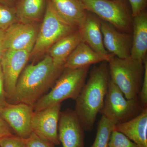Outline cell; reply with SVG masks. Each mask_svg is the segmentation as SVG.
<instances>
[{
    "label": "cell",
    "instance_id": "5",
    "mask_svg": "<svg viewBox=\"0 0 147 147\" xmlns=\"http://www.w3.org/2000/svg\"><path fill=\"white\" fill-rule=\"evenodd\" d=\"M87 11L117 29L127 33L132 32L133 17L125 0H80Z\"/></svg>",
    "mask_w": 147,
    "mask_h": 147
},
{
    "label": "cell",
    "instance_id": "20",
    "mask_svg": "<svg viewBox=\"0 0 147 147\" xmlns=\"http://www.w3.org/2000/svg\"><path fill=\"white\" fill-rule=\"evenodd\" d=\"M47 0H18L15 6L19 22L35 24L43 18Z\"/></svg>",
    "mask_w": 147,
    "mask_h": 147
},
{
    "label": "cell",
    "instance_id": "4",
    "mask_svg": "<svg viewBox=\"0 0 147 147\" xmlns=\"http://www.w3.org/2000/svg\"><path fill=\"white\" fill-rule=\"evenodd\" d=\"M108 62L110 79L125 97L127 99L138 97L144 78V63L130 57L122 59L115 56Z\"/></svg>",
    "mask_w": 147,
    "mask_h": 147
},
{
    "label": "cell",
    "instance_id": "25",
    "mask_svg": "<svg viewBox=\"0 0 147 147\" xmlns=\"http://www.w3.org/2000/svg\"><path fill=\"white\" fill-rule=\"evenodd\" d=\"M0 147H27L24 139L16 134L0 139Z\"/></svg>",
    "mask_w": 147,
    "mask_h": 147
},
{
    "label": "cell",
    "instance_id": "10",
    "mask_svg": "<svg viewBox=\"0 0 147 147\" xmlns=\"http://www.w3.org/2000/svg\"><path fill=\"white\" fill-rule=\"evenodd\" d=\"M33 108L25 103H7L0 110V117L5 121L16 135L23 139L31 134V120Z\"/></svg>",
    "mask_w": 147,
    "mask_h": 147
},
{
    "label": "cell",
    "instance_id": "18",
    "mask_svg": "<svg viewBox=\"0 0 147 147\" xmlns=\"http://www.w3.org/2000/svg\"><path fill=\"white\" fill-rule=\"evenodd\" d=\"M82 41L83 34L80 28L54 43L47 50L48 55L55 65L64 67L69 56Z\"/></svg>",
    "mask_w": 147,
    "mask_h": 147
},
{
    "label": "cell",
    "instance_id": "15",
    "mask_svg": "<svg viewBox=\"0 0 147 147\" xmlns=\"http://www.w3.org/2000/svg\"><path fill=\"white\" fill-rule=\"evenodd\" d=\"M114 56L112 54L101 55L82 41L69 56L64 65V68H78L98 63L108 62Z\"/></svg>",
    "mask_w": 147,
    "mask_h": 147
},
{
    "label": "cell",
    "instance_id": "22",
    "mask_svg": "<svg viewBox=\"0 0 147 147\" xmlns=\"http://www.w3.org/2000/svg\"><path fill=\"white\" fill-rule=\"evenodd\" d=\"M19 22L15 7L0 3V30H5L13 24Z\"/></svg>",
    "mask_w": 147,
    "mask_h": 147
},
{
    "label": "cell",
    "instance_id": "21",
    "mask_svg": "<svg viewBox=\"0 0 147 147\" xmlns=\"http://www.w3.org/2000/svg\"><path fill=\"white\" fill-rule=\"evenodd\" d=\"M116 125L102 116L98 122L94 142L89 147H107L110 135Z\"/></svg>",
    "mask_w": 147,
    "mask_h": 147
},
{
    "label": "cell",
    "instance_id": "29",
    "mask_svg": "<svg viewBox=\"0 0 147 147\" xmlns=\"http://www.w3.org/2000/svg\"><path fill=\"white\" fill-rule=\"evenodd\" d=\"M9 125L0 117V139L14 134Z\"/></svg>",
    "mask_w": 147,
    "mask_h": 147
},
{
    "label": "cell",
    "instance_id": "7",
    "mask_svg": "<svg viewBox=\"0 0 147 147\" xmlns=\"http://www.w3.org/2000/svg\"><path fill=\"white\" fill-rule=\"evenodd\" d=\"M78 29L63 21L47 0L43 21L31 55L36 57L41 55L58 40Z\"/></svg>",
    "mask_w": 147,
    "mask_h": 147
},
{
    "label": "cell",
    "instance_id": "6",
    "mask_svg": "<svg viewBox=\"0 0 147 147\" xmlns=\"http://www.w3.org/2000/svg\"><path fill=\"white\" fill-rule=\"evenodd\" d=\"M144 110L139 97L127 99L110 79L104 105L100 113L115 124L123 123L138 115Z\"/></svg>",
    "mask_w": 147,
    "mask_h": 147
},
{
    "label": "cell",
    "instance_id": "27",
    "mask_svg": "<svg viewBox=\"0 0 147 147\" xmlns=\"http://www.w3.org/2000/svg\"><path fill=\"white\" fill-rule=\"evenodd\" d=\"M131 8L132 17L139 15L143 11L146 10L147 0H128Z\"/></svg>",
    "mask_w": 147,
    "mask_h": 147
},
{
    "label": "cell",
    "instance_id": "24",
    "mask_svg": "<svg viewBox=\"0 0 147 147\" xmlns=\"http://www.w3.org/2000/svg\"><path fill=\"white\" fill-rule=\"evenodd\" d=\"M27 147H55L53 142L32 132L28 138L24 139Z\"/></svg>",
    "mask_w": 147,
    "mask_h": 147
},
{
    "label": "cell",
    "instance_id": "13",
    "mask_svg": "<svg viewBox=\"0 0 147 147\" xmlns=\"http://www.w3.org/2000/svg\"><path fill=\"white\" fill-rule=\"evenodd\" d=\"M100 24L103 44L106 50L120 59L129 57L132 47V34L121 31L101 19Z\"/></svg>",
    "mask_w": 147,
    "mask_h": 147
},
{
    "label": "cell",
    "instance_id": "8",
    "mask_svg": "<svg viewBox=\"0 0 147 147\" xmlns=\"http://www.w3.org/2000/svg\"><path fill=\"white\" fill-rule=\"evenodd\" d=\"M27 50H7L1 62L7 100L12 95L18 78L31 57Z\"/></svg>",
    "mask_w": 147,
    "mask_h": 147
},
{
    "label": "cell",
    "instance_id": "30",
    "mask_svg": "<svg viewBox=\"0 0 147 147\" xmlns=\"http://www.w3.org/2000/svg\"><path fill=\"white\" fill-rule=\"evenodd\" d=\"M5 30H0V64L4 54L6 50L5 41Z\"/></svg>",
    "mask_w": 147,
    "mask_h": 147
},
{
    "label": "cell",
    "instance_id": "11",
    "mask_svg": "<svg viewBox=\"0 0 147 147\" xmlns=\"http://www.w3.org/2000/svg\"><path fill=\"white\" fill-rule=\"evenodd\" d=\"M39 28L35 24L19 22L11 26L5 33L6 50H27L32 52Z\"/></svg>",
    "mask_w": 147,
    "mask_h": 147
},
{
    "label": "cell",
    "instance_id": "23",
    "mask_svg": "<svg viewBox=\"0 0 147 147\" xmlns=\"http://www.w3.org/2000/svg\"><path fill=\"white\" fill-rule=\"evenodd\" d=\"M107 147H139L128 137L114 129L110 135Z\"/></svg>",
    "mask_w": 147,
    "mask_h": 147
},
{
    "label": "cell",
    "instance_id": "28",
    "mask_svg": "<svg viewBox=\"0 0 147 147\" xmlns=\"http://www.w3.org/2000/svg\"><path fill=\"white\" fill-rule=\"evenodd\" d=\"M8 102L6 97L4 87L3 77L1 63L0 64V110L7 105Z\"/></svg>",
    "mask_w": 147,
    "mask_h": 147
},
{
    "label": "cell",
    "instance_id": "9",
    "mask_svg": "<svg viewBox=\"0 0 147 147\" xmlns=\"http://www.w3.org/2000/svg\"><path fill=\"white\" fill-rule=\"evenodd\" d=\"M61 108V104H57L39 111H34L32 117V132L55 145L60 144L58 126Z\"/></svg>",
    "mask_w": 147,
    "mask_h": 147
},
{
    "label": "cell",
    "instance_id": "12",
    "mask_svg": "<svg viewBox=\"0 0 147 147\" xmlns=\"http://www.w3.org/2000/svg\"><path fill=\"white\" fill-rule=\"evenodd\" d=\"M85 131L74 110L61 112L58 134L63 147H85Z\"/></svg>",
    "mask_w": 147,
    "mask_h": 147
},
{
    "label": "cell",
    "instance_id": "31",
    "mask_svg": "<svg viewBox=\"0 0 147 147\" xmlns=\"http://www.w3.org/2000/svg\"><path fill=\"white\" fill-rule=\"evenodd\" d=\"M17 0H0V3L8 6L15 7Z\"/></svg>",
    "mask_w": 147,
    "mask_h": 147
},
{
    "label": "cell",
    "instance_id": "19",
    "mask_svg": "<svg viewBox=\"0 0 147 147\" xmlns=\"http://www.w3.org/2000/svg\"><path fill=\"white\" fill-rule=\"evenodd\" d=\"M101 19L94 13L88 11L84 24L81 29L83 34V41L93 50L103 55H108L104 47L101 30Z\"/></svg>",
    "mask_w": 147,
    "mask_h": 147
},
{
    "label": "cell",
    "instance_id": "14",
    "mask_svg": "<svg viewBox=\"0 0 147 147\" xmlns=\"http://www.w3.org/2000/svg\"><path fill=\"white\" fill-rule=\"evenodd\" d=\"M58 16L78 29L84 24L88 11L80 0H48Z\"/></svg>",
    "mask_w": 147,
    "mask_h": 147
},
{
    "label": "cell",
    "instance_id": "3",
    "mask_svg": "<svg viewBox=\"0 0 147 147\" xmlns=\"http://www.w3.org/2000/svg\"><path fill=\"white\" fill-rule=\"evenodd\" d=\"M90 66L75 69L64 68L49 92L34 105V112L61 104L66 99L75 100L86 83Z\"/></svg>",
    "mask_w": 147,
    "mask_h": 147
},
{
    "label": "cell",
    "instance_id": "17",
    "mask_svg": "<svg viewBox=\"0 0 147 147\" xmlns=\"http://www.w3.org/2000/svg\"><path fill=\"white\" fill-rule=\"evenodd\" d=\"M114 129L124 134L139 147H147V108L130 120L116 125Z\"/></svg>",
    "mask_w": 147,
    "mask_h": 147
},
{
    "label": "cell",
    "instance_id": "16",
    "mask_svg": "<svg viewBox=\"0 0 147 147\" xmlns=\"http://www.w3.org/2000/svg\"><path fill=\"white\" fill-rule=\"evenodd\" d=\"M132 43L130 57L144 63L147 59V13L146 10L133 18Z\"/></svg>",
    "mask_w": 147,
    "mask_h": 147
},
{
    "label": "cell",
    "instance_id": "2",
    "mask_svg": "<svg viewBox=\"0 0 147 147\" xmlns=\"http://www.w3.org/2000/svg\"><path fill=\"white\" fill-rule=\"evenodd\" d=\"M107 62L92 68L88 82L75 100L74 111L85 131H92L104 105L110 79Z\"/></svg>",
    "mask_w": 147,
    "mask_h": 147
},
{
    "label": "cell",
    "instance_id": "26",
    "mask_svg": "<svg viewBox=\"0 0 147 147\" xmlns=\"http://www.w3.org/2000/svg\"><path fill=\"white\" fill-rule=\"evenodd\" d=\"M144 72L142 88L138 97L143 109L147 108V60L144 62Z\"/></svg>",
    "mask_w": 147,
    "mask_h": 147
},
{
    "label": "cell",
    "instance_id": "1",
    "mask_svg": "<svg viewBox=\"0 0 147 147\" xmlns=\"http://www.w3.org/2000/svg\"><path fill=\"white\" fill-rule=\"evenodd\" d=\"M64 69L55 65L48 55L36 64L26 65L7 102L23 103L33 107L52 88Z\"/></svg>",
    "mask_w": 147,
    "mask_h": 147
}]
</instances>
